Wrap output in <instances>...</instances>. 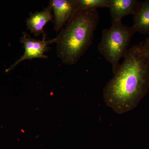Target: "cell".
<instances>
[{"label":"cell","mask_w":149,"mask_h":149,"mask_svg":"<svg viewBox=\"0 0 149 149\" xmlns=\"http://www.w3.org/2000/svg\"><path fill=\"white\" fill-rule=\"evenodd\" d=\"M78 10L107 8L109 6V0H76Z\"/></svg>","instance_id":"9"},{"label":"cell","mask_w":149,"mask_h":149,"mask_svg":"<svg viewBox=\"0 0 149 149\" xmlns=\"http://www.w3.org/2000/svg\"><path fill=\"white\" fill-rule=\"evenodd\" d=\"M97 9L78 10L56 37V54L64 64L77 63L93 43L98 24Z\"/></svg>","instance_id":"2"},{"label":"cell","mask_w":149,"mask_h":149,"mask_svg":"<svg viewBox=\"0 0 149 149\" xmlns=\"http://www.w3.org/2000/svg\"><path fill=\"white\" fill-rule=\"evenodd\" d=\"M136 32L133 25L128 27L122 21H112L111 27L103 30L98 50L111 64L113 74L120 65V59L127 53L130 41Z\"/></svg>","instance_id":"3"},{"label":"cell","mask_w":149,"mask_h":149,"mask_svg":"<svg viewBox=\"0 0 149 149\" xmlns=\"http://www.w3.org/2000/svg\"><path fill=\"white\" fill-rule=\"evenodd\" d=\"M133 18V26L136 32L149 35V0L140 2Z\"/></svg>","instance_id":"8"},{"label":"cell","mask_w":149,"mask_h":149,"mask_svg":"<svg viewBox=\"0 0 149 149\" xmlns=\"http://www.w3.org/2000/svg\"><path fill=\"white\" fill-rule=\"evenodd\" d=\"M54 13L55 31L58 33L78 10L76 0H50Z\"/></svg>","instance_id":"5"},{"label":"cell","mask_w":149,"mask_h":149,"mask_svg":"<svg viewBox=\"0 0 149 149\" xmlns=\"http://www.w3.org/2000/svg\"><path fill=\"white\" fill-rule=\"evenodd\" d=\"M52 10V6L49 3L43 10L30 13L29 17L26 20V24L27 29L36 37L43 34V39H46L44 28L48 22L53 20Z\"/></svg>","instance_id":"6"},{"label":"cell","mask_w":149,"mask_h":149,"mask_svg":"<svg viewBox=\"0 0 149 149\" xmlns=\"http://www.w3.org/2000/svg\"><path fill=\"white\" fill-rule=\"evenodd\" d=\"M149 90V58L141 42L128 49L104 88V100L108 106L122 114L136 107Z\"/></svg>","instance_id":"1"},{"label":"cell","mask_w":149,"mask_h":149,"mask_svg":"<svg viewBox=\"0 0 149 149\" xmlns=\"http://www.w3.org/2000/svg\"><path fill=\"white\" fill-rule=\"evenodd\" d=\"M143 47L149 58V36L147 38L145 42L143 43Z\"/></svg>","instance_id":"10"},{"label":"cell","mask_w":149,"mask_h":149,"mask_svg":"<svg viewBox=\"0 0 149 149\" xmlns=\"http://www.w3.org/2000/svg\"><path fill=\"white\" fill-rule=\"evenodd\" d=\"M140 4L137 0H109V8L112 21H121L124 17L134 15Z\"/></svg>","instance_id":"7"},{"label":"cell","mask_w":149,"mask_h":149,"mask_svg":"<svg viewBox=\"0 0 149 149\" xmlns=\"http://www.w3.org/2000/svg\"><path fill=\"white\" fill-rule=\"evenodd\" d=\"M57 38L46 40H35L30 37L29 34L25 32H22V36L20 38V42L23 44L24 52L23 55L17 59L13 64L6 70L8 72L13 69L18 64L26 60H32L34 58H48V56L45 55V53L48 52L50 49L49 45L56 43Z\"/></svg>","instance_id":"4"}]
</instances>
